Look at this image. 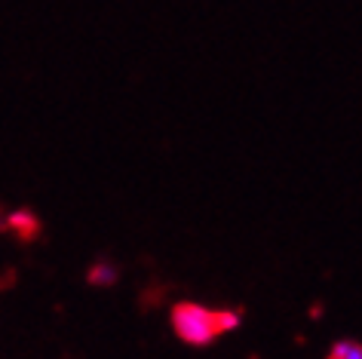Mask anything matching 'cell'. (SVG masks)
<instances>
[{
    "mask_svg": "<svg viewBox=\"0 0 362 359\" xmlns=\"http://www.w3.org/2000/svg\"><path fill=\"white\" fill-rule=\"evenodd\" d=\"M237 313H221V310H209L200 304H178L172 313V326L187 344H209L212 338H218L221 331H228L237 326Z\"/></svg>",
    "mask_w": 362,
    "mask_h": 359,
    "instance_id": "1",
    "label": "cell"
},
{
    "mask_svg": "<svg viewBox=\"0 0 362 359\" xmlns=\"http://www.w3.org/2000/svg\"><path fill=\"white\" fill-rule=\"evenodd\" d=\"M6 228H10V230H19L22 237H31V233L37 230V221H34L31 212H13L10 218H6Z\"/></svg>",
    "mask_w": 362,
    "mask_h": 359,
    "instance_id": "2",
    "label": "cell"
},
{
    "mask_svg": "<svg viewBox=\"0 0 362 359\" xmlns=\"http://www.w3.org/2000/svg\"><path fill=\"white\" fill-rule=\"evenodd\" d=\"M332 359H362V353H359L356 344H338L334 347V353H332Z\"/></svg>",
    "mask_w": 362,
    "mask_h": 359,
    "instance_id": "3",
    "label": "cell"
}]
</instances>
